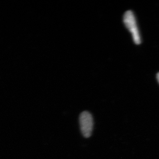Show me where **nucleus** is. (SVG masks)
I'll use <instances>...</instances> for the list:
<instances>
[{
  "label": "nucleus",
  "mask_w": 159,
  "mask_h": 159,
  "mask_svg": "<svg viewBox=\"0 0 159 159\" xmlns=\"http://www.w3.org/2000/svg\"><path fill=\"white\" fill-rule=\"evenodd\" d=\"M80 125L82 135L85 138L91 136L93 128V119L92 114L84 111L81 113L79 116Z\"/></svg>",
  "instance_id": "obj_2"
},
{
  "label": "nucleus",
  "mask_w": 159,
  "mask_h": 159,
  "mask_svg": "<svg viewBox=\"0 0 159 159\" xmlns=\"http://www.w3.org/2000/svg\"><path fill=\"white\" fill-rule=\"evenodd\" d=\"M157 79L159 83V73H158V74H157Z\"/></svg>",
  "instance_id": "obj_3"
},
{
  "label": "nucleus",
  "mask_w": 159,
  "mask_h": 159,
  "mask_svg": "<svg viewBox=\"0 0 159 159\" xmlns=\"http://www.w3.org/2000/svg\"><path fill=\"white\" fill-rule=\"evenodd\" d=\"M123 21L125 27L132 34L134 42L137 45L140 44L141 43V38L137 27L136 20L132 11L128 10L125 12Z\"/></svg>",
  "instance_id": "obj_1"
}]
</instances>
